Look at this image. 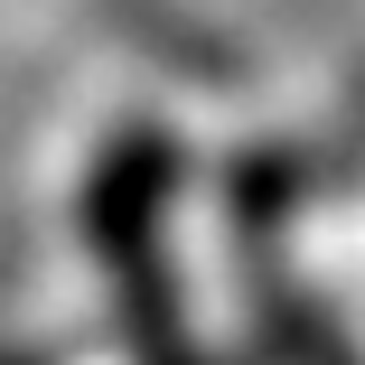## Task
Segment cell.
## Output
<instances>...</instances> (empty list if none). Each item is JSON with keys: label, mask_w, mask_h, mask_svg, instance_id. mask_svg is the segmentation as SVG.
<instances>
[{"label": "cell", "mask_w": 365, "mask_h": 365, "mask_svg": "<svg viewBox=\"0 0 365 365\" xmlns=\"http://www.w3.org/2000/svg\"><path fill=\"white\" fill-rule=\"evenodd\" d=\"M281 356H290V365H365L319 309H281Z\"/></svg>", "instance_id": "obj_1"}]
</instances>
